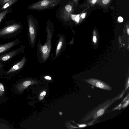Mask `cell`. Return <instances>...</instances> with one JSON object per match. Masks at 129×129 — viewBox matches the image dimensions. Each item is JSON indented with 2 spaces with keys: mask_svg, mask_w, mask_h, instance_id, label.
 <instances>
[{
  "mask_svg": "<svg viewBox=\"0 0 129 129\" xmlns=\"http://www.w3.org/2000/svg\"><path fill=\"white\" fill-rule=\"evenodd\" d=\"M86 16V13H83L80 15V17L82 19H84L85 18Z\"/></svg>",
  "mask_w": 129,
  "mask_h": 129,
  "instance_id": "44dd1931",
  "label": "cell"
},
{
  "mask_svg": "<svg viewBox=\"0 0 129 129\" xmlns=\"http://www.w3.org/2000/svg\"><path fill=\"white\" fill-rule=\"evenodd\" d=\"M11 0H0V4L3 6L7 2Z\"/></svg>",
  "mask_w": 129,
  "mask_h": 129,
  "instance_id": "e0dca14e",
  "label": "cell"
},
{
  "mask_svg": "<svg viewBox=\"0 0 129 129\" xmlns=\"http://www.w3.org/2000/svg\"><path fill=\"white\" fill-rule=\"evenodd\" d=\"M9 12V9H7L0 12V23L3 19L8 13Z\"/></svg>",
  "mask_w": 129,
  "mask_h": 129,
  "instance_id": "5bb4252c",
  "label": "cell"
},
{
  "mask_svg": "<svg viewBox=\"0 0 129 129\" xmlns=\"http://www.w3.org/2000/svg\"><path fill=\"white\" fill-rule=\"evenodd\" d=\"M15 43L13 41L0 45V53L4 52L13 46Z\"/></svg>",
  "mask_w": 129,
  "mask_h": 129,
  "instance_id": "30bf717a",
  "label": "cell"
},
{
  "mask_svg": "<svg viewBox=\"0 0 129 129\" xmlns=\"http://www.w3.org/2000/svg\"><path fill=\"white\" fill-rule=\"evenodd\" d=\"M17 52V50H14L1 56L0 57V60L6 61L15 55Z\"/></svg>",
  "mask_w": 129,
  "mask_h": 129,
  "instance_id": "8fae6325",
  "label": "cell"
},
{
  "mask_svg": "<svg viewBox=\"0 0 129 129\" xmlns=\"http://www.w3.org/2000/svg\"><path fill=\"white\" fill-rule=\"evenodd\" d=\"M118 21L120 22H121L123 21V18L120 16L118 17Z\"/></svg>",
  "mask_w": 129,
  "mask_h": 129,
  "instance_id": "ffe728a7",
  "label": "cell"
},
{
  "mask_svg": "<svg viewBox=\"0 0 129 129\" xmlns=\"http://www.w3.org/2000/svg\"><path fill=\"white\" fill-rule=\"evenodd\" d=\"M44 78L48 80H50L51 79V77L48 76H45Z\"/></svg>",
  "mask_w": 129,
  "mask_h": 129,
  "instance_id": "603a6c76",
  "label": "cell"
},
{
  "mask_svg": "<svg viewBox=\"0 0 129 129\" xmlns=\"http://www.w3.org/2000/svg\"><path fill=\"white\" fill-rule=\"evenodd\" d=\"M14 126L5 120L0 118V129H14Z\"/></svg>",
  "mask_w": 129,
  "mask_h": 129,
  "instance_id": "9c48e42d",
  "label": "cell"
},
{
  "mask_svg": "<svg viewBox=\"0 0 129 129\" xmlns=\"http://www.w3.org/2000/svg\"><path fill=\"white\" fill-rule=\"evenodd\" d=\"M78 0H72L74 4L76 6H77Z\"/></svg>",
  "mask_w": 129,
  "mask_h": 129,
  "instance_id": "7402d4cb",
  "label": "cell"
},
{
  "mask_svg": "<svg viewBox=\"0 0 129 129\" xmlns=\"http://www.w3.org/2000/svg\"><path fill=\"white\" fill-rule=\"evenodd\" d=\"M93 41L94 43H95L96 41V38L95 36H94L93 37Z\"/></svg>",
  "mask_w": 129,
  "mask_h": 129,
  "instance_id": "cb8c5ba5",
  "label": "cell"
},
{
  "mask_svg": "<svg viewBox=\"0 0 129 129\" xmlns=\"http://www.w3.org/2000/svg\"><path fill=\"white\" fill-rule=\"evenodd\" d=\"M127 32L128 35L129 34V28H128L127 29Z\"/></svg>",
  "mask_w": 129,
  "mask_h": 129,
  "instance_id": "4316f807",
  "label": "cell"
},
{
  "mask_svg": "<svg viewBox=\"0 0 129 129\" xmlns=\"http://www.w3.org/2000/svg\"><path fill=\"white\" fill-rule=\"evenodd\" d=\"M85 125H79V127H82L85 126Z\"/></svg>",
  "mask_w": 129,
  "mask_h": 129,
  "instance_id": "484cf974",
  "label": "cell"
},
{
  "mask_svg": "<svg viewBox=\"0 0 129 129\" xmlns=\"http://www.w3.org/2000/svg\"><path fill=\"white\" fill-rule=\"evenodd\" d=\"M54 26L50 20H48L46 27L47 33L46 42L42 46L39 42L37 46V56L39 61L44 62L48 58L51 48V40Z\"/></svg>",
  "mask_w": 129,
  "mask_h": 129,
  "instance_id": "6da1fadb",
  "label": "cell"
},
{
  "mask_svg": "<svg viewBox=\"0 0 129 129\" xmlns=\"http://www.w3.org/2000/svg\"><path fill=\"white\" fill-rule=\"evenodd\" d=\"M58 42L55 51V57H57L62 50L63 45L65 42L64 38L63 36H61L59 37Z\"/></svg>",
  "mask_w": 129,
  "mask_h": 129,
  "instance_id": "ba28073f",
  "label": "cell"
},
{
  "mask_svg": "<svg viewBox=\"0 0 129 129\" xmlns=\"http://www.w3.org/2000/svg\"><path fill=\"white\" fill-rule=\"evenodd\" d=\"M20 27V25L18 24L8 26L0 30V35H4L13 33L18 30Z\"/></svg>",
  "mask_w": 129,
  "mask_h": 129,
  "instance_id": "5b68a950",
  "label": "cell"
},
{
  "mask_svg": "<svg viewBox=\"0 0 129 129\" xmlns=\"http://www.w3.org/2000/svg\"><path fill=\"white\" fill-rule=\"evenodd\" d=\"M110 0H102V3L104 4H108L110 2Z\"/></svg>",
  "mask_w": 129,
  "mask_h": 129,
  "instance_id": "ac0fdd59",
  "label": "cell"
},
{
  "mask_svg": "<svg viewBox=\"0 0 129 129\" xmlns=\"http://www.w3.org/2000/svg\"><path fill=\"white\" fill-rule=\"evenodd\" d=\"M26 60L25 56H24L22 60L14 65L8 71L6 72L5 75H10L16 71L20 69L24 66Z\"/></svg>",
  "mask_w": 129,
  "mask_h": 129,
  "instance_id": "52a82bcc",
  "label": "cell"
},
{
  "mask_svg": "<svg viewBox=\"0 0 129 129\" xmlns=\"http://www.w3.org/2000/svg\"><path fill=\"white\" fill-rule=\"evenodd\" d=\"M87 83L100 88L106 90H111V88L107 85L99 80L93 79L86 80Z\"/></svg>",
  "mask_w": 129,
  "mask_h": 129,
  "instance_id": "8992f818",
  "label": "cell"
},
{
  "mask_svg": "<svg viewBox=\"0 0 129 129\" xmlns=\"http://www.w3.org/2000/svg\"><path fill=\"white\" fill-rule=\"evenodd\" d=\"M97 0H91V3L92 4H94L96 2Z\"/></svg>",
  "mask_w": 129,
  "mask_h": 129,
  "instance_id": "d4e9b609",
  "label": "cell"
},
{
  "mask_svg": "<svg viewBox=\"0 0 129 129\" xmlns=\"http://www.w3.org/2000/svg\"><path fill=\"white\" fill-rule=\"evenodd\" d=\"M18 0H11L7 2L1 8L0 11L5 9L16 3Z\"/></svg>",
  "mask_w": 129,
  "mask_h": 129,
  "instance_id": "4fadbf2b",
  "label": "cell"
},
{
  "mask_svg": "<svg viewBox=\"0 0 129 129\" xmlns=\"http://www.w3.org/2000/svg\"><path fill=\"white\" fill-rule=\"evenodd\" d=\"M29 38L31 45L34 47L36 42L38 26L37 19L32 15L29 14L27 16Z\"/></svg>",
  "mask_w": 129,
  "mask_h": 129,
  "instance_id": "277c9868",
  "label": "cell"
},
{
  "mask_svg": "<svg viewBox=\"0 0 129 129\" xmlns=\"http://www.w3.org/2000/svg\"><path fill=\"white\" fill-rule=\"evenodd\" d=\"M2 67V65L0 63V69Z\"/></svg>",
  "mask_w": 129,
  "mask_h": 129,
  "instance_id": "83f0119b",
  "label": "cell"
},
{
  "mask_svg": "<svg viewBox=\"0 0 129 129\" xmlns=\"http://www.w3.org/2000/svg\"><path fill=\"white\" fill-rule=\"evenodd\" d=\"M63 0H40L28 6L30 10H43L54 8L59 5Z\"/></svg>",
  "mask_w": 129,
  "mask_h": 129,
  "instance_id": "3957f363",
  "label": "cell"
},
{
  "mask_svg": "<svg viewBox=\"0 0 129 129\" xmlns=\"http://www.w3.org/2000/svg\"><path fill=\"white\" fill-rule=\"evenodd\" d=\"M104 112V110L103 109L99 110L97 112L96 115L97 116H100L102 115Z\"/></svg>",
  "mask_w": 129,
  "mask_h": 129,
  "instance_id": "2e32d148",
  "label": "cell"
},
{
  "mask_svg": "<svg viewBox=\"0 0 129 129\" xmlns=\"http://www.w3.org/2000/svg\"><path fill=\"white\" fill-rule=\"evenodd\" d=\"M5 88L4 85L0 82V100H4L5 97Z\"/></svg>",
  "mask_w": 129,
  "mask_h": 129,
  "instance_id": "7c38bea8",
  "label": "cell"
},
{
  "mask_svg": "<svg viewBox=\"0 0 129 129\" xmlns=\"http://www.w3.org/2000/svg\"><path fill=\"white\" fill-rule=\"evenodd\" d=\"M46 94V92L45 91H43L40 94V98L42 96L44 98V96Z\"/></svg>",
  "mask_w": 129,
  "mask_h": 129,
  "instance_id": "d6986e66",
  "label": "cell"
},
{
  "mask_svg": "<svg viewBox=\"0 0 129 129\" xmlns=\"http://www.w3.org/2000/svg\"><path fill=\"white\" fill-rule=\"evenodd\" d=\"M80 15H74L71 14L70 15V17L71 18L77 22L79 21L80 20Z\"/></svg>",
  "mask_w": 129,
  "mask_h": 129,
  "instance_id": "9a60e30c",
  "label": "cell"
},
{
  "mask_svg": "<svg viewBox=\"0 0 129 129\" xmlns=\"http://www.w3.org/2000/svg\"><path fill=\"white\" fill-rule=\"evenodd\" d=\"M72 0H63L60 3L56 13V17L65 23L70 21V15L74 10Z\"/></svg>",
  "mask_w": 129,
  "mask_h": 129,
  "instance_id": "7a4b0ae2",
  "label": "cell"
}]
</instances>
